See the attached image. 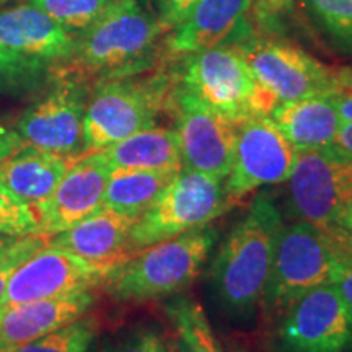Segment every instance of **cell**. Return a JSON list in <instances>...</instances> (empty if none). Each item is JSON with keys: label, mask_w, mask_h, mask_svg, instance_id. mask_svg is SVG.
<instances>
[{"label": "cell", "mask_w": 352, "mask_h": 352, "mask_svg": "<svg viewBox=\"0 0 352 352\" xmlns=\"http://www.w3.org/2000/svg\"><path fill=\"white\" fill-rule=\"evenodd\" d=\"M179 171L111 170L103 208L139 219Z\"/></svg>", "instance_id": "603a6c76"}, {"label": "cell", "mask_w": 352, "mask_h": 352, "mask_svg": "<svg viewBox=\"0 0 352 352\" xmlns=\"http://www.w3.org/2000/svg\"><path fill=\"white\" fill-rule=\"evenodd\" d=\"M284 226L271 192H258L215 254L208 274L210 292L222 315L233 323L256 316Z\"/></svg>", "instance_id": "6da1fadb"}, {"label": "cell", "mask_w": 352, "mask_h": 352, "mask_svg": "<svg viewBox=\"0 0 352 352\" xmlns=\"http://www.w3.org/2000/svg\"><path fill=\"white\" fill-rule=\"evenodd\" d=\"M307 12L341 54H352V0H303Z\"/></svg>", "instance_id": "cb8c5ba5"}, {"label": "cell", "mask_w": 352, "mask_h": 352, "mask_svg": "<svg viewBox=\"0 0 352 352\" xmlns=\"http://www.w3.org/2000/svg\"><path fill=\"white\" fill-rule=\"evenodd\" d=\"M100 153L111 170H183L178 135L170 127H147Z\"/></svg>", "instance_id": "7402d4cb"}, {"label": "cell", "mask_w": 352, "mask_h": 352, "mask_svg": "<svg viewBox=\"0 0 352 352\" xmlns=\"http://www.w3.org/2000/svg\"><path fill=\"white\" fill-rule=\"evenodd\" d=\"M182 88L233 122L270 116L279 101L264 90L235 44L186 56Z\"/></svg>", "instance_id": "5b68a950"}, {"label": "cell", "mask_w": 352, "mask_h": 352, "mask_svg": "<svg viewBox=\"0 0 352 352\" xmlns=\"http://www.w3.org/2000/svg\"><path fill=\"white\" fill-rule=\"evenodd\" d=\"M334 104H336L338 113L342 122H352V91H340V94L333 95Z\"/></svg>", "instance_id": "d590c367"}, {"label": "cell", "mask_w": 352, "mask_h": 352, "mask_svg": "<svg viewBox=\"0 0 352 352\" xmlns=\"http://www.w3.org/2000/svg\"><path fill=\"white\" fill-rule=\"evenodd\" d=\"M338 228H341V230H344L352 235V201L347 204L344 212L341 214L340 222H338Z\"/></svg>", "instance_id": "ab89813d"}, {"label": "cell", "mask_w": 352, "mask_h": 352, "mask_svg": "<svg viewBox=\"0 0 352 352\" xmlns=\"http://www.w3.org/2000/svg\"><path fill=\"white\" fill-rule=\"evenodd\" d=\"M333 147L352 162V122H342Z\"/></svg>", "instance_id": "e575fe53"}, {"label": "cell", "mask_w": 352, "mask_h": 352, "mask_svg": "<svg viewBox=\"0 0 352 352\" xmlns=\"http://www.w3.org/2000/svg\"><path fill=\"white\" fill-rule=\"evenodd\" d=\"M19 63H20V60L13 59V57L3 54V52H0V67H3V65H15Z\"/></svg>", "instance_id": "60d3db41"}, {"label": "cell", "mask_w": 352, "mask_h": 352, "mask_svg": "<svg viewBox=\"0 0 352 352\" xmlns=\"http://www.w3.org/2000/svg\"><path fill=\"white\" fill-rule=\"evenodd\" d=\"M6 2H8V0H0V3H6Z\"/></svg>", "instance_id": "b9f144b4"}, {"label": "cell", "mask_w": 352, "mask_h": 352, "mask_svg": "<svg viewBox=\"0 0 352 352\" xmlns=\"http://www.w3.org/2000/svg\"><path fill=\"white\" fill-rule=\"evenodd\" d=\"M39 220L25 202L0 188V233L12 236L39 235Z\"/></svg>", "instance_id": "f1b7e54d"}, {"label": "cell", "mask_w": 352, "mask_h": 352, "mask_svg": "<svg viewBox=\"0 0 352 352\" xmlns=\"http://www.w3.org/2000/svg\"><path fill=\"white\" fill-rule=\"evenodd\" d=\"M23 147V142H21L15 131H8L0 127V160L12 155V153L19 152Z\"/></svg>", "instance_id": "836d02e7"}, {"label": "cell", "mask_w": 352, "mask_h": 352, "mask_svg": "<svg viewBox=\"0 0 352 352\" xmlns=\"http://www.w3.org/2000/svg\"><path fill=\"white\" fill-rule=\"evenodd\" d=\"M197 0H157L158 20L166 32H171L182 21Z\"/></svg>", "instance_id": "4dcf8cb0"}, {"label": "cell", "mask_w": 352, "mask_h": 352, "mask_svg": "<svg viewBox=\"0 0 352 352\" xmlns=\"http://www.w3.org/2000/svg\"><path fill=\"white\" fill-rule=\"evenodd\" d=\"M296 155L297 148L267 116L239 122L232 168L223 182L227 195L236 202L261 186L285 183Z\"/></svg>", "instance_id": "30bf717a"}, {"label": "cell", "mask_w": 352, "mask_h": 352, "mask_svg": "<svg viewBox=\"0 0 352 352\" xmlns=\"http://www.w3.org/2000/svg\"><path fill=\"white\" fill-rule=\"evenodd\" d=\"M76 44V34L63 28L30 2L0 8V52L16 60L64 59Z\"/></svg>", "instance_id": "ac0fdd59"}, {"label": "cell", "mask_w": 352, "mask_h": 352, "mask_svg": "<svg viewBox=\"0 0 352 352\" xmlns=\"http://www.w3.org/2000/svg\"><path fill=\"white\" fill-rule=\"evenodd\" d=\"M168 351L170 352H201L199 349H196L195 346H191L189 342H186L184 340L176 334L175 338L168 340Z\"/></svg>", "instance_id": "74e56055"}, {"label": "cell", "mask_w": 352, "mask_h": 352, "mask_svg": "<svg viewBox=\"0 0 352 352\" xmlns=\"http://www.w3.org/2000/svg\"><path fill=\"white\" fill-rule=\"evenodd\" d=\"M135 220L131 215L101 208L77 226L50 236L47 243L74 254L107 277L109 271L132 256L131 230Z\"/></svg>", "instance_id": "2e32d148"}, {"label": "cell", "mask_w": 352, "mask_h": 352, "mask_svg": "<svg viewBox=\"0 0 352 352\" xmlns=\"http://www.w3.org/2000/svg\"><path fill=\"white\" fill-rule=\"evenodd\" d=\"M292 217L320 228H338L352 201V162L328 145L297 151L287 182Z\"/></svg>", "instance_id": "ba28073f"}, {"label": "cell", "mask_w": 352, "mask_h": 352, "mask_svg": "<svg viewBox=\"0 0 352 352\" xmlns=\"http://www.w3.org/2000/svg\"><path fill=\"white\" fill-rule=\"evenodd\" d=\"M267 118L297 151L333 145L342 124L333 95L279 101Z\"/></svg>", "instance_id": "44dd1931"}, {"label": "cell", "mask_w": 352, "mask_h": 352, "mask_svg": "<svg viewBox=\"0 0 352 352\" xmlns=\"http://www.w3.org/2000/svg\"><path fill=\"white\" fill-rule=\"evenodd\" d=\"M264 90L277 101L340 94L336 70L283 39L248 38L235 44Z\"/></svg>", "instance_id": "9c48e42d"}, {"label": "cell", "mask_w": 352, "mask_h": 352, "mask_svg": "<svg viewBox=\"0 0 352 352\" xmlns=\"http://www.w3.org/2000/svg\"><path fill=\"white\" fill-rule=\"evenodd\" d=\"M294 0H252L253 10L263 23H274L292 10Z\"/></svg>", "instance_id": "1f68e13d"}, {"label": "cell", "mask_w": 352, "mask_h": 352, "mask_svg": "<svg viewBox=\"0 0 352 352\" xmlns=\"http://www.w3.org/2000/svg\"><path fill=\"white\" fill-rule=\"evenodd\" d=\"M168 103L164 76H127L101 80L87 101L83 116V153L101 151L155 126Z\"/></svg>", "instance_id": "8992f818"}, {"label": "cell", "mask_w": 352, "mask_h": 352, "mask_svg": "<svg viewBox=\"0 0 352 352\" xmlns=\"http://www.w3.org/2000/svg\"><path fill=\"white\" fill-rule=\"evenodd\" d=\"M50 236L44 235H26L19 236L15 246L12 248V252L7 254V258L0 263V297L3 296V290H6L8 280L13 272L19 270V266L23 261H26L32 254H34L38 250H41L43 246L47 245Z\"/></svg>", "instance_id": "f546056e"}, {"label": "cell", "mask_w": 352, "mask_h": 352, "mask_svg": "<svg viewBox=\"0 0 352 352\" xmlns=\"http://www.w3.org/2000/svg\"><path fill=\"white\" fill-rule=\"evenodd\" d=\"M101 280L104 276L82 259L47 243L13 272L0 297V314L21 303L88 292Z\"/></svg>", "instance_id": "4fadbf2b"}, {"label": "cell", "mask_w": 352, "mask_h": 352, "mask_svg": "<svg viewBox=\"0 0 352 352\" xmlns=\"http://www.w3.org/2000/svg\"><path fill=\"white\" fill-rule=\"evenodd\" d=\"M279 329L285 352H347L352 327L334 284L320 285L283 315Z\"/></svg>", "instance_id": "5bb4252c"}, {"label": "cell", "mask_w": 352, "mask_h": 352, "mask_svg": "<svg viewBox=\"0 0 352 352\" xmlns=\"http://www.w3.org/2000/svg\"><path fill=\"white\" fill-rule=\"evenodd\" d=\"M175 108L183 168L226 182L232 168L239 124L182 87L176 90Z\"/></svg>", "instance_id": "8fae6325"}, {"label": "cell", "mask_w": 352, "mask_h": 352, "mask_svg": "<svg viewBox=\"0 0 352 352\" xmlns=\"http://www.w3.org/2000/svg\"><path fill=\"white\" fill-rule=\"evenodd\" d=\"M166 311L173 321L176 334L182 340L201 352H223L199 303L191 298L179 297L170 307H166Z\"/></svg>", "instance_id": "d4e9b609"}, {"label": "cell", "mask_w": 352, "mask_h": 352, "mask_svg": "<svg viewBox=\"0 0 352 352\" xmlns=\"http://www.w3.org/2000/svg\"><path fill=\"white\" fill-rule=\"evenodd\" d=\"M219 233L201 227L160 241L109 271L104 280L116 300L147 302L183 292L199 277Z\"/></svg>", "instance_id": "277c9868"}, {"label": "cell", "mask_w": 352, "mask_h": 352, "mask_svg": "<svg viewBox=\"0 0 352 352\" xmlns=\"http://www.w3.org/2000/svg\"><path fill=\"white\" fill-rule=\"evenodd\" d=\"M72 34L90 28L114 0H28Z\"/></svg>", "instance_id": "484cf974"}, {"label": "cell", "mask_w": 352, "mask_h": 352, "mask_svg": "<svg viewBox=\"0 0 352 352\" xmlns=\"http://www.w3.org/2000/svg\"><path fill=\"white\" fill-rule=\"evenodd\" d=\"M252 0H197L188 15L171 30L170 52L189 56L222 44L252 38L248 26Z\"/></svg>", "instance_id": "e0dca14e"}, {"label": "cell", "mask_w": 352, "mask_h": 352, "mask_svg": "<svg viewBox=\"0 0 352 352\" xmlns=\"http://www.w3.org/2000/svg\"><path fill=\"white\" fill-rule=\"evenodd\" d=\"M336 82L341 91H352V65H347V67H341L336 70Z\"/></svg>", "instance_id": "8d00e7d4"}, {"label": "cell", "mask_w": 352, "mask_h": 352, "mask_svg": "<svg viewBox=\"0 0 352 352\" xmlns=\"http://www.w3.org/2000/svg\"><path fill=\"white\" fill-rule=\"evenodd\" d=\"M235 204L222 179L182 170L131 230L134 252L206 227Z\"/></svg>", "instance_id": "52a82bcc"}, {"label": "cell", "mask_w": 352, "mask_h": 352, "mask_svg": "<svg viewBox=\"0 0 352 352\" xmlns=\"http://www.w3.org/2000/svg\"><path fill=\"white\" fill-rule=\"evenodd\" d=\"M19 236L6 235V233H0V263L7 258V254L12 252V248L15 246Z\"/></svg>", "instance_id": "f35d334b"}, {"label": "cell", "mask_w": 352, "mask_h": 352, "mask_svg": "<svg viewBox=\"0 0 352 352\" xmlns=\"http://www.w3.org/2000/svg\"><path fill=\"white\" fill-rule=\"evenodd\" d=\"M111 168L100 151L83 153L69 166L39 220V235L52 236L103 208Z\"/></svg>", "instance_id": "9a60e30c"}, {"label": "cell", "mask_w": 352, "mask_h": 352, "mask_svg": "<svg viewBox=\"0 0 352 352\" xmlns=\"http://www.w3.org/2000/svg\"><path fill=\"white\" fill-rule=\"evenodd\" d=\"M333 284L338 294H340L342 305L346 308L347 318H349L352 327V254L344 259L341 270L338 271L336 277H334Z\"/></svg>", "instance_id": "d6a6232c"}, {"label": "cell", "mask_w": 352, "mask_h": 352, "mask_svg": "<svg viewBox=\"0 0 352 352\" xmlns=\"http://www.w3.org/2000/svg\"><path fill=\"white\" fill-rule=\"evenodd\" d=\"M76 160L23 147L0 160V188L25 202L36 214L38 220H41L52 192Z\"/></svg>", "instance_id": "d6986e66"}, {"label": "cell", "mask_w": 352, "mask_h": 352, "mask_svg": "<svg viewBox=\"0 0 352 352\" xmlns=\"http://www.w3.org/2000/svg\"><path fill=\"white\" fill-rule=\"evenodd\" d=\"M0 352H10V351H6V349H0Z\"/></svg>", "instance_id": "7bdbcfd3"}, {"label": "cell", "mask_w": 352, "mask_h": 352, "mask_svg": "<svg viewBox=\"0 0 352 352\" xmlns=\"http://www.w3.org/2000/svg\"><path fill=\"white\" fill-rule=\"evenodd\" d=\"M91 303L90 292H80L8 308L0 314V349L13 351L82 318Z\"/></svg>", "instance_id": "ffe728a7"}, {"label": "cell", "mask_w": 352, "mask_h": 352, "mask_svg": "<svg viewBox=\"0 0 352 352\" xmlns=\"http://www.w3.org/2000/svg\"><path fill=\"white\" fill-rule=\"evenodd\" d=\"M103 352H170L165 334L151 324H138L107 341Z\"/></svg>", "instance_id": "83f0119b"}, {"label": "cell", "mask_w": 352, "mask_h": 352, "mask_svg": "<svg viewBox=\"0 0 352 352\" xmlns=\"http://www.w3.org/2000/svg\"><path fill=\"white\" fill-rule=\"evenodd\" d=\"M349 254L352 235L341 228L327 230L300 220L284 226L259 307L263 314L279 318L310 290L333 284Z\"/></svg>", "instance_id": "3957f363"}, {"label": "cell", "mask_w": 352, "mask_h": 352, "mask_svg": "<svg viewBox=\"0 0 352 352\" xmlns=\"http://www.w3.org/2000/svg\"><path fill=\"white\" fill-rule=\"evenodd\" d=\"M165 33L158 16L140 0H114L90 28L77 34L74 50L56 60L52 74L80 83L135 76L152 63Z\"/></svg>", "instance_id": "7a4b0ae2"}, {"label": "cell", "mask_w": 352, "mask_h": 352, "mask_svg": "<svg viewBox=\"0 0 352 352\" xmlns=\"http://www.w3.org/2000/svg\"><path fill=\"white\" fill-rule=\"evenodd\" d=\"M94 336V321L78 318L10 352H87Z\"/></svg>", "instance_id": "4316f807"}, {"label": "cell", "mask_w": 352, "mask_h": 352, "mask_svg": "<svg viewBox=\"0 0 352 352\" xmlns=\"http://www.w3.org/2000/svg\"><path fill=\"white\" fill-rule=\"evenodd\" d=\"M87 101L83 83L59 80L54 90L26 109L15 132L25 147L78 158L83 155Z\"/></svg>", "instance_id": "7c38bea8"}]
</instances>
